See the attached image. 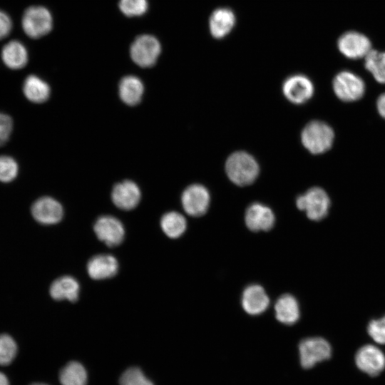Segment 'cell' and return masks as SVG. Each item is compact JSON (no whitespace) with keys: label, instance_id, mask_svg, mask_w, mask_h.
<instances>
[{"label":"cell","instance_id":"cell-24","mask_svg":"<svg viewBox=\"0 0 385 385\" xmlns=\"http://www.w3.org/2000/svg\"><path fill=\"white\" fill-rule=\"evenodd\" d=\"M58 379L61 385H87L88 373L81 363L71 361L61 369Z\"/></svg>","mask_w":385,"mask_h":385},{"label":"cell","instance_id":"cell-27","mask_svg":"<svg viewBox=\"0 0 385 385\" xmlns=\"http://www.w3.org/2000/svg\"><path fill=\"white\" fill-rule=\"evenodd\" d=\"M119 385H154L138 366L126 369L120 376Z\"/></svg>","mask_w":385,"mask_h":385},{"label":"cell","instance_id":"cell-3","mask_svg":"<svg viewBox=\"0 0 385 385\" xmlns=\"http://www.w3.org/2000/svg\"><path fill=\"white\" fill-rule=\"evenodd\" d=\"M299 364L304 369L313 368L317 364L328 360L332 356L329 343L320 337H307L298 346Z\"/></svg>","mask_w":385,"mask_h":385},{"label":"cell","instance_id":"cell-14","mask_svg":"<svg viewBox=\"0 0 385 385\" xmlns=\"http://www.w3.org/2000/svg\"><path fill=\"white\" fill-rule=\"evenodd\" d=\"M245 220L247 227L253 232L268 231L274 226L275 217L269 207L255 202L246 210Z\"/></svg>","mask_w":385,"mask_h":385},{"label":"cell","instance_id":"cell-32","mask_svg":"<svg viewBox=\"0 0 385 385\" xmlns=\"http://www.w3.org/2000/svg\"><path fill=\"white\" fill-rule=\"evenodd\" d=\"M12 130V118L7 114L0 113V147L7 143Z\"/></svg>","mask_w":385,"mask_h":385},{"label":"cell","instance_id":"cell-19","mask_svg":"<svg viewBox=\"0 0 385 385\" xmlns=\"http://www.w3.org/2000/svg\"><path fill=\"white\" fill-rule=\"evenodd\" d=\"M80 285L71 276L64 275L56 279L51 284L49 293L57 301L67 299L76 302L79 297Z\"/></svg>","mask_w":385,"mask_h":385},{"label":"cell","instance_id":"cell-16","mask_svg":"<svg viewBox=\"0 0 385 385\" xmlns=\"http://www.w3.org/2000/svg\"><path fill=\"white\" fill-rule=\"evenodd\" d=\"M236 16L234 11L227 7L215 9L209 18V30L212 36L221 39L227 36L234 29Z\"/></svg>","mask_w":385,"mask_h":385},{"label":"cell","instance_id":"cell-20","mask_svg":"<svg viewBox=\"0 0 385 385\" xmlns=\"http://www.w3.org/2000/svg\"><path fill=\"white\" fill-rule=\"evenodd\" d=\"M277 319L286 325H293L299 319L300 312L298 302L291 294H283L274 304Z\"/></svg>","mask_w":385,"mask_h":385},{"label":"cell","instance_id":"cell-34","mask_svg":"<svg viewBox=\"0 0 385 385\" xmlns=\"http://www.w3.org/2000/svg\"><path fill=\"white\" fill-rule=\"evenodd\" d=\"M376 106L379 114L385 118V93L381 94L379 97Z\"/></svg>","mask_w":385,"mask_h":385},{"label":"cell","instance_id":"cell-6","mask_svg":"<svg viewBox=\"0 0 385 385\" xmlns=\"http://www.w3.org/2000/svg\"><path fill=\"white\" fill-rule=\"evenodd\" d=\"M53 26L50 11L40 6L28 8L22 18V27L29 37L38 38L49 33Z\"/></svg>","mask_w":385,"mask_h":385},{"label":"cell","instance_id":"cell-26","mask_svg":"<svg viewBox=\"0 0 385 385\" xmlns=\"http://www.w3.org/2000/svg\"><path fill=\"white\" fill-rule=\"evenodd\" d=\"M365 68L380 83H385V51L371 49L364 58Z\"/></svg>","mask_w":385,"mask_h":385},{"label":"cell","instance_id":"cell-10","mask_svg":"<svg viewBox=\"0 0 385 385\" xmlns=\"http://www.w3.org/2000/svg\"><path fill=\"white\" fill-rule=\"evenodd\" d=\"M210 194L205 187L193 184L183 191L181 202L185 212L192 217L203 215L210 205Z\"/></svg>","mask_w":385,"mask_h":385},{"label":"cell","instance_id":"cell-12","mask_svg":"<svg viewBox=\"0 0 385 385\" xmlns=\"http://www.w3.org/2000/svg\"><path fill=\"white\" fill-rule=\"evenodd\" d=\"M31 212L36 222L45 225L56 224L63 216V209L61 203L48 196L37 199L33 203Z\"/></svg>","mask_w":385,"mask_h":385},{"label":"cell","instance_id":"cell-35","mask_svg":"<svg viewBox=\"0 0 385 385\" xmlns=\"http://www.w3.org/2000/svg\"><path fill=\"white\" fill-rule=\"evenodd\" d=\"M0 385H9L7 376L1 371H0Z\"/></svg>","mask_w":385,"mask_h":385},{"label":"cell","instance_id":"cell-13","mask_svg":"<svg viewBox=\"0 0 385 385\" xmlns=\"http://www.w3.org/2000/svg\"><path fill=\"white\" fill-rule=\"evenodd\" d=\"M282 91L284 96L290 102L302 104L312 98L314 86L306 76L296 74L289 76L284 81Z\"/></svg>","mask_w":385,"mask_h":385},{"label":"cell","instance_id":"cell-18","mask_svg":"<svg viewBox=\"0 0 385 385\" xmlns=\"http://www.w3.org/2000/svg\"><path fill=\"white\" fill-rule=\"evenodd\" d=\"M269 304V297L262 286L251 284L243 291L242 305L247 314H260L267 309Z\"/></svg>","mask_w":385,"mask_h":385},{"label":"cell","instance_id":"cell-11","mask_svg":"<svg viewBox=\"0 0 385 385\" xmlns=\"http://www.w3.org/2000/svg\"><path fill=\"white\" fill-rule=\"evenodd\" d=\"M355 362L361 371L374 376L384 369L385 355L377 346L366 344L356 351Z\"/></svg>","mask_w":385,"mask_h":385},{"label":"cell","instance_id":"cell-1","mask_svg":"<svg viewBox=\"0 0 385 385\" xmlns=\"http://www.w3.org/2000/svg\"><path fill=\"white\" fill-rule=\"evenodd\" d=\"M230 180L239 186L252 184L257 178L260 168L256 160L249 153L238 151L232 153L225 163Z\"/></svg>","mask_w":385,"mask_h":385},{"label":"cell","instance_id":"cell-33","mask_svg":"<svg viewBox=\"0 0 385 385\" xmlns=\"http://www.w3.org/2000/svg\"><path fill=\"white\" fill-rule=\"evenodd\" d=\"M11 27L12 23L10 17L5 12L0 11V40L9 34Z\"/></svg>","mask_w":385,"mask_h":385},{"label":"cell","instance_id":"cell-23","mask_svg":"<svg viewBox=\"0 0 385 385\" xmlns=\"http://www.w3.org/2000/svg\"><path fill=\"white\" fill-rule=\"evenodd\" d=\"M23 92L31 102L41 103L48 100L50 87L43 80L35 75L26 77L23 85Z\"/></svg>","mask_w":385,"mask_h":385},{"label":"cell","instance_id":"cell-22","mask_svg":"<svg viewBox=\"0 0 385 385\" xmlns=\"http://www.w3.org/2000/svg\"><path fill=\"white\" fill-rule=\"evenodd\" d=\"M4 63L11 69H21L28 61V54L24 46L18 41L6 43L1 52Z\"/></svg>","mask_w":385,"mask_h":385},{"label":"cell","instance_id":"cell-9","mask_svg":"<svg viewBox=\"0 0 385 385\" xmlns=\"http://www.w3.org/2000/svg\"><path fill=\"white\" fill-rule=\"evenodd\" d=\"M93 230L98 239L111 247L120 245L124 240L123 225L113 216L99 217L94 223Z\"/></svg>","mask_w":385,"mask_h":385},{"label":"cell","instance_id":"cell-2","mask_svg":"<svg viewBox=\"0 0 385 385\" xmlns=\"http://www.w3.org/2000/svg\"><path fill=\"white\" fill-rule=\"evenodd\" d=\"M334 138L332 128L319 120L309 122L301 134L303 145L313 154H321L327 151L332 147Z\"/></svg>","mask_w":385,"mask_h":385},{"label":"cell","instance_id":"cell-28","mask_svg":"<svg viewBox=\"0 0 385 385\" xmlns=\"http://www.w3.org/2000/svg\"><path fill=\"white\" fill-rule=\"evenodd\" d=\"M17 344L15 340L7 334H0V365L10 364L17 354Z\"/></svg>","mask_w":385,"mask_h":385},{"label":"cell","instance_id":"cell-25","mask_svg":"<svg viewBox=\"0 0 385 385\" xmlns=\"http://www.w3.org/2000/svg\"><path fill=\"white\" fill-rule=\"evenodd\" d=\"M160 227L168 237L175 239L185 232L187 222L183 215L176 211H171L162 216Z\"/></svg>","mask_w":385,"mask_h":385},{"label":"cell","instance_id":"cell-5","mask_svg":"<svg viewBox=\"0 0 385 385\" xmlns=\"http://www.w3.org/2000/svg\"><path fill=\"white\" fill-rule=\"evenodd\" d=\"M161 52L158 40L148 34L138 36L130 48L132 60L140 67L148 68L153 66Z\"/></svg>","mask_w":385,"mask_h":385},{"label":"cell","instance_id":"cell-15","mask_svg":"<svg viewBox=\"0 0 385 385\" xmlns=\"http://www.w3.org/2000/svg\"><path fill=\"white\" fill-rule=\"evenodd\" d=\"M141 193L135 183L125 180L117 183L113 188L111 198L114 205L124 210L135 208L140 202Z\"/></svg>","mask_w":385,"mask_h":385},{"label":"cell","instance_id":"cell-31","mask_svg":"<svg viewBox=\"0 0 385 385\" xmlns=\"http://www.w3.org/2000/svg\"><path fill=\"white\" fill-rule=\"evenodd\" d=\"M367 332L374 342L385 344V316L371 319L367 325Z\"/></svg>","mask_w":385,"mask_h":385},{"label":"cell","instance_id":"cell-30","mask_svg":"<svg viewBox=\"0 0 385 385\" xmlns=\"http://www.w3.org/2000/svg\"><path fill=\"white\" fill-rule=\"evenodd\" d=\"M19 166L16 161L8 155H0V181L9 183L17 176Z\"/></svg>","mask_w":385,"mask_h":385},{"label":"cell","instance_id":"cell-4","mask_svg":"<svg viewBox=\"0 0 385 385\" xmlns=\"http://www.w3.org/2000/svg\"><path fill=\"white\" fill-rule=\"evenodd\" d=\"M296 205L299 210L306 212L309 219L319 221L328 215L330 199L322 188L314 187L299 195Z\"/></svg>","mask_w":385,"mask_h":385},{"label":"cell","instance_id":"cell-21","mask_svg":"<svg viewBox=\"0 0 385 385\" xmlns=\"http://www.w3.org/2000/svg\"><path fill=\"white\" fill-rule=\"evenodd\" d=\"M118 90L120 98L125 104L135 106L140 103L144 87L140 78L127 76L120 80Z\"/></svg>","mask_w":385,"mask_h":385},{"label":"cell","instance_id":"cell-7","mask_svg":"<svg viewBox=\"0 0 385 385\" xmlns=\"http://www.w3.org/2000/svg\"><path fill=\"white\" fill-rule=\"evenodd\" d=\"M333 89L340 100L352 102L363 96L365 84L356 74L349 71H343L335 76L333 80Z\"/></svg>","mask_w":385,"mask_h":385},{"label":"cell","instance_id":"cell-29","mask_svg":"<svg viewBox=\"0 0 385 385\" xmlns=\"http://www.w3.org/2000/svg\"><path fill=\"white\" fill-rule=\"evenodd\" d=\"M118 6L124 15L134 17L144 14L148 4L147 0H119Z\"/></svg>","mask_w":385,"mask_h":385},{"label":"cell","instance_id":"cell-36","mask_svg":"<svg viewBox=\"0 0 385 385\" xmlns=\"http://www.w3.org/2000/svg\"><path fill=\"white\" fill-rule=\"evenodd\" d=\"M31 385H48V384H45V383H38V382H37V383H33Z\"/></svg>","mask_w":385,"mask_h":385},{"label":"cell","instance_id":"cell-8","mask_svg":"<svg viewBox=\"0 0 385 385\" xmlns=\"http://www.w3.org/2000/svg\"><path fill=\"white\" fill-rule=\"evenodd\" d=\"M337 48L342 54L350 59L364 58L372 49L369 38L355 31L341 35L337 40Z\"/></svg>","mask_w":385,"mask_h":385},{"label":"cell","instance_id":"cell-17","mask_svg":"<svg viewBox=\"0 0 385 385\" xmlns=\"http://www.w3.org/2000/svg\"><path fill=\"white\" fill-rule=\"evenodd\" d=\"M86 268L88 275L93 279H106L117 274L118 262L111 255L99 254L88 260Z\"/></svg>","mask_w":385,"mask_h":385}]
</instances>
